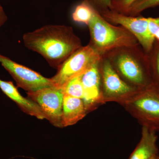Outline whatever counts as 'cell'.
<instances>
[{
	"instance_id": "obj_3",
	"label": "cell",
	"mask_w": 159,
	"mask_h": 159,
	"mask_svg": "<svg viewBox=\"0 0 159 159\" xmlns=\"http://www.w3.org/2000/svg\"><path fill=\"white\" fill-rule=\"evenodd\" d=\"M138 47L114 49L103 56L125 82L139 89L154 83L150 71L141 60Z\"/></svg>"
},
{
	"instance_id": "obj_4",
	"label": "cell",
	"mask_w": 159,
	"mask_h": 159,
	"mask_svg": "<svg viewBox=\"0 0 159 159\" xmlns=\"http://www.w3.org/2000/svg\"><path fill=\"white\" fill-rule=\"evenodd\" d=\"M118 103L142 126L159 132V87L156 84L138 89Z\"/></svg>"
},
{
	"instance_id": "obj_20",
	"label": "cell",
	"mask_w": 159,
	"mask_h": 159,
	"mask_svg": "<svg viewBox=\"0 0 159 159\" xmlns=\"http://www.w3.org/2000/svg\"><path fill=\"white\" fill-rule=\"evenodd\" d=\"M153 72L155 78L154 83L159 86V50L157 54L156 63Z\"/></svg>"
},
{
	"instance_id": "obj_19",
	"label": "cell",
	"mask_w": 159,
	"mask_h": 159,
	"mask_svg": "<svg viewBox=\"0 0 159 159\" xmlns=\"http://www.w3.org/2000/svg\"><path fill=\"white\" fill-rule=\"evenodd\" d=\"M148 28L151 34L155 39L159 41V17H149Z\"/></svg>"
},
{
	"instance_id": "obj_15",
	"label": "cell",
	"mask_w": 159,
	"mask_h": 159,
	"mask_svg": "<svg viewBox=\"0 0 159 159\" xmlns=\"http://www.w3.org/2000/svg\"><path fill=\"white\" fill-rule=\"evenodd\" d=\"M93 8L85 0L76 6L72 13L74 21L83 23L88 25L93 16Z\"/></svg>"
},
{
	"instance_id": "obj_21",
	"label": "cell",
	"mask_w": 159,
	"mask_h": 159,
	"mask_svg": "<svg viewBox=\"0 0 159 159\" xmlns=\"http://www.w3.org/2000/svg\"><path fill=\"white\" fill-rule=\"evenodd\" d=\"M7 17L2 7L0 8V28L7 20Z\"/></svg>"
},
{
	"instance_id": "obj_22",
	"label": "cell",
	"mask_w": 159,
	"mask_h": 159,
	"mask_svg": "<svg viewBox=\"0 0 159 159\" xmlns=\"http://www.w3.org/2000/svg\"><path fill=\"white\" fill-rule=\"evenodd\" d=\"M150 159H159V154L156 155Z\"/></svg>"
},
{
	"instance_id": "obj_7",
	"label": "cell",
	"mask_w": 159,
	"mask_h": 159,
	"mask_svg": "<svg viewBox=\"0 0 159 159\" xmlns=\"http://www.w3.org/2000/svg\"><path fill=\"white\" fill-rule=\"evenodd\" d=\"M99 13L109 22L120 25L128 30L145 51L148 52L152 49L155 39L148 28L149 17L129 16L110 9Z\"/></svg>"
},
{
	"instance_id": "obj_1",
	"label": "cell",
	"mask_w": 159,
	"mask_h": 159,
	"mask_svg": "<svg viewBox=\"0 0 159 159\" xmlns=\"http://www.w3.org/2000/svg\"><path fill=\"white\" fill-rule=\"evenodd\" d=\"M24 44L43 56L52 67L58 68L82 47L81 40L70 27L48 25L23 36Z\"/></svg>"
},
{
	"instance_id": "obj_18",
	"label": "cell",
	"mask_w": 159,
	"mask_h": 159,
	"mask_svg": "<svg viewBox=\"0 0 159 159\" xmlns=\"http://www.w3.org/2000/svg\"><path fill=\"white\" fill-rule=\"evenodd\" d=\"M99 12L110 9L112 0H85Z\"/></svg>"
},
{
	"instance_id": "obj_10",
	"label": "cell",
	"mask_w": 159,
	"mask_h": 159,
	"mask_svg": "<svg viewBox=\"0 0 159 159\" xmlns=\"http://www.w3.org/2000/svg\"><path fill=\"white\" fill-rule=\"evenodd\" d=\"M100 61L91 66L81 76L84 90L83 100L88 113L96 109L99 104H103L99 68Z\"/></svg>"
},
{
	"instance_id": "obj_6",
	"label": "cell",
	"mask_w": 159,
	"mask_h": 159,
	"mask_svg": "<svg viewBox=\"0 0 159 159\" xmlns=\"http://www.w3.org/2000/svg\"><path fill=\"white\" fill-rule=\"evenodd\" d=\"M99 68L102 103L109 102L118 103L138 89L120 77L105 56L101 58Z\"/></svg>"
},
{
	"instance_id": "obj_12",
	"label": "cell",
	"mask_w": 159,
	"mask_h": 159,
	"mask_svg": "<svg viewBox=\"0 0 159 159\" xmlns=\"http://www.w3.org/2000/svg\"><path fill=\"white\" fill-rule=\"evenodd\" d=\"M87 113L83 99L64 96L61 120L62 127L74 125L83 119Z\"/></svg>"
},
{
	"instance_id": "obj_24",
	"label": "cell",
	"mask_w": 159,
	"mask_h": 159,
	"mask_svg": "<svg viewBox=\"0 0 159 159\" xmlns=\"http://www.w3.org/2000/svg\"><path fill=\"white\" fill-rule=\"evenodd\" d=\"M158 87H159V86H158Z\"/></svg>"
},
{
	"instance_id": "obj_9",
	"label": "cell",
	"mask_w": 159,
	"mask_h": 159,
	"mask_svg": "<svg viewBox=\"0 0 159 159\" xmlns=\"http://www.w3.org/2000/svg\"><path fill=\"white\" fill-rule=\"evenodd\" d=\"M0 63L15 80L18 86L28 92L54 86L51 78H46L1 54Z\"/></svg>"
},
{
	"instance_id": "obj_23",
	"label": "cell",
	"mask_w": 159,
	"mask_h": 159,
	"mask_svg": "<svg viewBox=\"0 0 159 159\" xmlns=\"http://www.w3.org/2000/svg\"><path fill=\"white\" fill-rule=\"evenodd\" d=\"M2 8V6H1V5H0V8Z\"/></svg>"
},
{
	"instance_id": "obj_5",
	"label": "cell",
	"mask_w": 159,
	"mask_h": 159,
	"mask_svg": "<svg viewBox=\"0 0 159 159\" xmlns=\"http://www.w3.org/2000/svg\"><path fill=\"white\" fill-rule=\"evenodd\" d=\"M101 58L89 44L82 46L59 66L51 80L54 86L61 89L69 80L83 74Z\"/></svg>"
},
{
	"instance_id": "obj_16",
	"label": "cell",
	"mask_w": 159,
	"mask_h": 159,
	"mask_svg": "<svg viewBox=\"0 0 159 159\" xmlns=\"http://www.w3.org/2000/svg\"><path fill=\"white\" fill-rule=\"evenodd\" d=\"M158 6H159V0H138L132 4L123 14L138 16L144 10Z\"/></svg>"
},
{
	"instance_id": "obj_13",
	"label": "cell",
	"mask_w": 159,
	"mask_h": 159,
	"mask_svg": "<svg viewBox=\"0 0 159 159\" xmlns=\"http://www.w3.org/2000/svg\"><path fill=\"white\" fill-rule=\"evenodd\" d=\"M157 140L156 132L142 126L141 139L128 159H150L158 154Z\"/></svg>"
},
{
	"instance_id": "obj_14",
	"label": "cell",
	"mask_w": 159,
	"mask_h": 159,
	"mask_svg": "<svg viewBox=\"0 0 159 159\" xmlns=\"http://www.w3.org/2000/svg\"><path fill=\"white\" fill-rule=\"evenodd\" d=\"M82 74L72 78L61 88L64 96L83 99L84 90L81 82Z\"/></svg>"
},
{
	"instance_id": "obj_17",
	"label": "cell",
	"mask_w": 159,
	"mask_h": 159,
	"mask_svg": "<svg viewBox=\"0 0 159 159\" xmlns=\"http://www.w3.org/2000/svg\"><path fill=\"white\" fill-rule=\"evenodd\" d=\"M138 0H112L110 10L123 14L133 4Z\"/></svg>"
},
{
	"instance_id": "obj_8",
	"label": "cell",
	"mask_w": 159,
	"mask_h": 159,
	"mask_svg": "<svg viewBox=\"0 0 159 159\" xmlns=\"http://www.w3.org/2000/svg\"><path fill=\"white\" fill-rule=\"evenodd\" d=\"M29 99L37 103L48 120L55 127H62L63 101L64 95L61 89L55 86L44 88L34 91L28 92Z\"/></svg>"
},
{
	"instance_id": "obj_2",
	"label": "cell",
	"mask_w": 159,
	"mask_h": 159,
	"mask_svg": "<svg viewBox=\"0 0 159 159\" xmlns=\"http://www.w3.org/2000/svg\"><path fill=\"white\" fill-rule=\"evenodd\" d=\"M88 26L91 37L89 44L101 57L114 49L139 45L136 38L128 30L122 26L112 25L94 8Z\"/></svg>"
},
{
	"instance_id": "obj_11",
	"label": "cell",
	"mask_w": 159,
	"mask_h": 159,
	"mask_svg": "<svg viewBox=\"0 0 159 159\" xmlns=\"http://www.w3.org/2000/svg\"><path fill=\"white\" fill-rule=\"evenodd\" d=\"M0 89L6 96L16 102L24 112L38 119H46L39 105L29 98L23 97L11 81L0 79Z\"/></svg>"
}]
</instances>
